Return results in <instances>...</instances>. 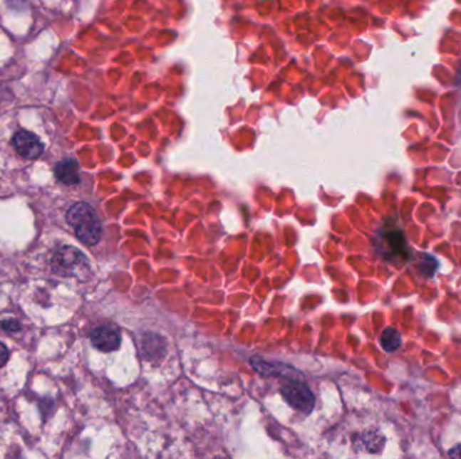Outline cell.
<instances>
[{"label": "cell", "instance_id": "6da1fadb", "mask_svg": "<svg viewBox=\"0 0 461 459\" xmlns=\"http://www.w3.org/2000/svg\"><path fill=\"white\" fill-rule=\"evenodd\" d=\"M66 220L75 229L77 238L87 244L95 246L101 237V223L90 205L86 202H77L66 213Z\"/></svg>", "mask_w": 461, "mask_h": 459}, {"label": "cell", "instance_id": "8992f818", "mask_svg": "<svg viewBox=\"0 0 461 459\" xmlns=\"http://www.w3.org/2000/svg\"><path fill=\"white\" fill-rule=\"evenodd\" d=\"M54 174L65 185H76L80 182V166L76 159L68 158L56 164Z\"/></svg>", "mask_w": 461, "mask_h": 459}, {"label": "cell", "instance_id": "9c48e42d", "mask_svg": "<svg viewBox=\"0 0 461 459\" xmlns=\"http://www.w3.org/2000/svg\"><path fill=\"white\" fill-rule=\"evenodd\" d=\"M9 357H10V352H9V349L6 348V345H4V344H1V342H0V368H1L3 365H6V362L9 361Z\"/></svg>", "mask_w": 461, "mask_h": 459}, {"label": "cell", "instance_id": "277c9868", "mask_svg": "<svg viewBox=\"0 0 461 459\" xmlns=\"http://www.w3.org/2000/svg\"><path fill=\"white\" fill-rule=\"evenodd\" d=\"M13 146L16 152L26 159H37L43 152V144L39 137L25 130H21L14 135Z\"/></svg>", "mask_w": 461, "mask_h": 459}, {"label": "cell", "instance_id": "52a82bcc", "mask_svg": "<svg viewBox=\"0 0 461 459\" xmlns=\"http://www.w3.org/2000/svg\"><path fill=\"white\" fill-rule=\"evenodd\" d=\"M380 344H382V348L385 349L386 352H394L400 347L402 338L395 329L388 327L382 333Z\"/></svg>", "mask_w": 461, "mask_h": 459}, {"label": "cell", "instance_id": "ba28073f", "mask_svg": "<svg viewBox=\"0 0 461 459\" xmlns=\"http://www.w3.org/2000/svg\"><path fill=\"white\" fill-rule=\"evenodd\" d=\"M1 327L7 332H18V330H21V323L15 320H7V321L1 322Z\"/></svg>", "mask_w": 461, "mask_h": 459}, {"label": "cell", "instance_id": "5b68a950", "mask_svg": "<svg viewBox=\"0 0 461 459\" xmlns=\"http://www.w3.org/2000/svg\"><path fill=\"white\" fill-rule=\"evenodd\" d=\"M90 341L101 352H113L120 347V333L113 325H103L92 332Z\"/></svg>", "mask_w": 461, "mask_h": 459}, {"label": "cell", "instance_id": "30bf717a", "mask_svg": "<svg viewBox=\"0 0 461 459\" xmlns=\"http://www.w3.org/2000/svg\"><path fill=\"white\" fill-rule=\"evenodd\" d=\"M449 455H450V457H453V458H461V445L453 447V448L449 451Z\"/></svg>", "mask_w": 461, "mask_h": 459}, {"label": "cell", "instance_id": "7a4b0ae2", "mask_svg": "<svg viewBox=\"0 0 461 459\" xmlns=\"http://www.w3.org/2000/svg\"><path fill=\"white\" fill-rule=\"evenodd\" d=\"M87 258L75 247H63L58 249L51 259V270L65 278L83 276L88 271Z\"/></svg>", "mask_w": 461, "mask_h": 459}, {"label": "cell", "instance_id": "3957f363", "mask_svg": "<svg viewBox=\"0 0 461 459\" xmlns=\"http://www.w3.org/2000/svg\"><path fill=\"white\" fill-rule=\"evenodd\" d=\"M281 394L285 397L287 403L294 410L309 413L314 407V396L309 386L299 381V377H289L285 379L284 384L281 386Z\"/></svg>", "mask_w": 461, "mask_h": 459}]
</instances>
